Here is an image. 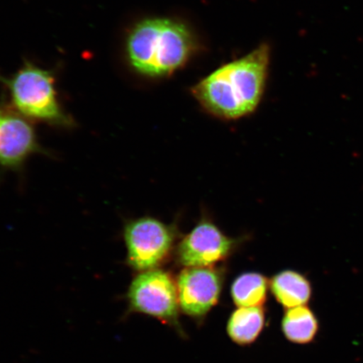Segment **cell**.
I'll list each match as a JSON object with an SVG mask.
<instances>
[{"label":"cell","instance_id":"6da1fadb","mask_svg":"<svg viewBox=\"0 0 363 363\" xmlns=\"http://www.w3.org/2000/svg\"><path fill=\"white\" fill-rule=\"evenodd\" d=\"M270 62L269 45L217 68L199 81L192 94L208 113L237 120L256 110L264 93Z\"/></svg>","mask_w":363,"mask_h":363},{"label":"cell","instance_id":"7a4b0ae2","mask_svg":"<svg viewBox=\"0 0 363 363\" xmlns=\"http://www.w3.org/2000/svg\"><path fill=\"white\" fill-rule=\"evenodd\" d=\"M196 42L187 26L169 18H153L138 23L127 40L131 66L149 78H164L187 63Z\"/></svg>","mask_w":363,"mask_h":363},{"label":"cell","instance_id":"3957f363","mask_svg":"<svg viewBox=\"0 0 363 363\" xmlns=\"http://www.w3.org/2000/svg\"><path fill=\"white\" fill-rule=\"evenodd\" d=\"M0 81L10 91L13 108L27 119L61 128L74 126L58 101L51 72L26 62L11 79Z\"/></svg>","mask_w":363,"mask_h":363},{"label":"cell","instance_id":"277c9868","mask_svg":"<svg viewBox=\"0 0 363 363\" xmlns=\"http://www.w3.org/2000/svg\"><path fill=\"white\" fill-rule=\"evenodd\" d=\"M127 262L133 269L144 272L156 269L165 261L174 245L169 226L152 217L128 222L124 228Z\"/></svg>","mask_w":363,"mask_h":363},{"label":"cell","instance_id":"5b68a950","mask_svg":"<svg viewBox=\"0 0 363 363\" xmlns=\"http://www.w3.org/2000/svg\"><path fill=\"white\" fill-rule=\"evenodd\" d=\"M128 298L135 311L166 321H174L178 317V288L164 271L140 272L130 286Z\"/></svg>","mask_w":363,"mask_h":363},{"label":"cell","instance_id":"8992f818","mask_svg":"<svg viewBox=\"0 0 363 363\" xmlns=\"http://www.w3.org/2000/svg\"><path fill=\"white\" fill-rule=\"evenodd\" d=\"M48 154L39 143L33 122L0 103V167L18 171L34 154Z\"/></svg>","mask_w":363,"mask_h":363},{"label":"cell","instance_id":"52a82bcc","mask_svg":"<svg viewBox=\"0 0 363 363\" xmlns=\"http://www.w3.org/2000/svg\"><path fill=\"white\" fill-rule=\"evenodd\" d=\"M234 242L211 222L203 221L182 240L178 258L187 267H211L224 260Z\"/></svg>","mask_w":363,"mask_h":363},{"label":"cell","instance_id":"ba28073f","mask_svg":"<svg viewBox=\"0 0 363 363\" xmlns=\"http://www.w3.org/2000/svg\"><path fill=\"white\" fill-rule=\"evenodd\" d=\"M177 288L182 311L190 316H202L220 297V277L211 267H187L181 272Z\"/></svg>","mask_w":363,"mask_h":363},{"label":"cell","instance_id":"9c48e42d","mask_svg":"<svg viewBox=\"0 0 363 363\" xmlns=\"http://www.w3.org/2000/svg\"><path fill=\"white\" fill-rule=\"evenodd\" d=\"M271 289L277 301L288 308L306 306L312 295L310 281L292 270L277 274L272 281Z\"/></svg>","mask_w":363,"mask_h":363},{"label":"cell","instance_id":"30bf717a","mask_svg":"<svg viewBox=\"0 0 363 363\" xmlns=\"http://www.w3.org/2000/svg\"><path fill=\"white\" fill-rule=\"evenodd\" d=\"M282 325L285 337L298 344L311 342L319 330L315 315L306 306L288 308Z\"/></svg>","mask_w":363,"mask_h":363},{"label":"cell","instance_id":"8fae6325","mask_svg":"<svg viewBox=\"0 0 363 363\" xmlns=\"http://www.w3.org/2000/svg\"><path fill=\"white\" fill-rule=\"evenodd\" d=\"M264 319L261 307H240L230 318V337L238 344L253 342L261 333Z\"/></svg>","mask_w":363,"mask_h":363},{"label":"cell","instance_id":"7c38bea8","mask_svg":"<svg viewBox=\"0 0 363 363\" xmlns=\"http://www.w3.org/2000/svg\"><path fill=\"white\" fill-rule=\"evenodd\" d=\"M267 280L257 272H248L235 279L231 294L233 301L240 307H261L267 297Z\"/></svg>","mask_w":363,"mask_h":363}]
</instances>
